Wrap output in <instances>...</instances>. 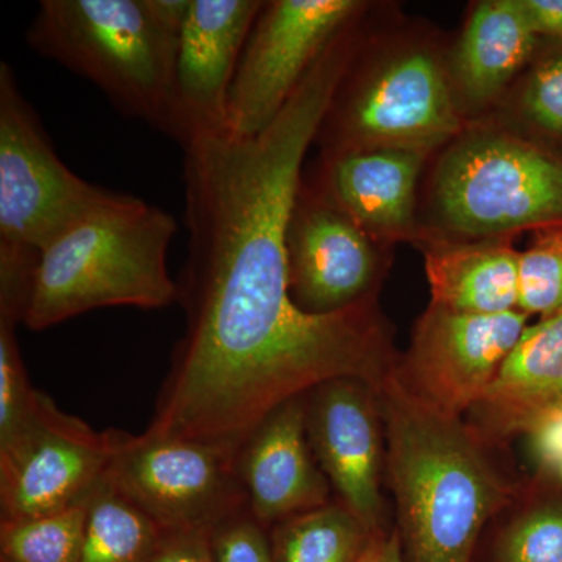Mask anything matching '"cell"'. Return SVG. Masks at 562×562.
<instances>
[{
    "instance_id": "cell-4",
    "label": "cell",
    "mask_w": 562,
    "mask_h": 562,
    "mask_svg": "<svg viewBox=\"0 0 562 562\" xmlns=\"http://www.w3.org/2000/svg\"><path fill=\"white\" fill-rule=\"evenodd\" d=\"M190 7V0H43L27 43L92 81L122 113L166 133Z\"/></svg>"
},
{
    "instance_id": "cell-29",
    "label": "cell",
    "mask_w": 562,
    "mask_h": 562,
    "mask_svg": "<svg viewBox=\"0 0 562 562\" xmlns=\"http://www.w3.org/2000/svg\"><path fill=\"white\" fill-rule=\"evenodd\" d=\"M150 562H214L210 536L202 532H166Z\"/></svg>"
},
{
    "instance_id": "cell-18",
    "label": "cell",
    "mask_w": 562,
    "mask_h": 562,
    "mask_svg": "<svg viewBox=\"0 0 562 562\" xmlns=\"http://www.w3.org/2000/svg\"><path fill=\"white\" fill-rule=\"evenodd\" d=\"M538 36L522 0L476 3L454 52V91L479 109L494 102L530 60Z\"/></svg>"
},
{
    "instance_id": "cell-26",
    "label": "cell",
    "mask_w": 562,
    "mask_h": 562,
    "mask_svg": "<svg viewBox=\"0 0 562 562\" xmlns=\"http://www.w3.org/2000/svg\"><path fill=\"white\" fill-rule=\"evenodd\" d=\"M520 105L536 127L562 136V54L536 66L525 83Z\"/></svg>"
},
{
    "instance_id": "cell-11",
    "label": "cell",
    "mask_w": 562,
    "mask_h": 562,
    "mask_svg": "<svg viewBox=\"0 0 562 562\" xmlns=\"http://www.w3.org/2000/svg\"><path fill=\"white\" fill-rule=\"evenodd\" d=\"M528 314H468L430 305L394 372L420 401L461 417L479 405L528 327Z\"/></svg>"
},
{
    "instance_id": "cell-12",
    "label": "cell",
    "mask_w": 562,
    "mask_h": 562,
    "mask_svg": "<svg viewBox=\"0 0 562 562\" xmlns=\"http://www.w3.org/2000/svg\"><path fill=\"white\" fill-rule=\"evenodd\" d=\"M380 244L302 179L286 231L290 291L299 308L335 314L371 301Z\"/></svg>"
},
{
    "instance_id": "cell-14",
    "label": "cell",
    "mask_w": 562,
    "mask_h": 562,
    "mask_svg": "<svg viewBox=\"0 0 562 562\" xmlns=\"http://www.w3.org/2000/svg\"><path fill=\"white\" fill-rule=\"evenodd\" d=\"M314 457L336 497L372 532L383 531L382 413L371 384L322 383L303 395Z\"/></svg>"
},
{
    "instance_id": "cell-31",
    "label": "cell",
    "mask_w": 562,
    "mask_h": 562,
    "mask_svg": "<svg viewBox=\"0 0 562 562\" xmlns=\"http://www.w3.org/2000/svg\"><path fill=\"white\" fill-rule=\"evenodd\" d=\"M358 562H405L398 531L375 532Z\"/></svg>"
},
{
    "instance_id": "cell-20",
    "label": "cell",
    "mask_w": 562,
    "mask_h": 562,
    "mask_svg": "<svg viewBox=\"0 0 562 562\" xmlns=\"http://www.w3.org/2000/svg\"><path fill=\"white\" fill-rule=\"evenodd\" d=\"M165 535L103 476L88 505L79 562H150Z\"/></svg>"
},
{
    "instance_id": "cell-7",
    "label": "cell",
    "mask_w": 562,
    "mask_h": 562,
    "mask_svg": "<svg viewBox=\"0 0 562 562\" xmlns=\"http://www.w3.org/2000/svg\"><path fill=\"white\" fill-rule=\"evenodd\" d=\"M105 480L166 532H211L249 508L236 454L214 443L106 430Z\"/></svg>"
},
{
    "instance_id": "cell-22",
    "label": "cell",
    "mask_w": 562,
    "mask_h": 562,
    "mask_svg": "<svg viewBox=\"0 0 562 562\" xmlns=\"http://www.w3.org/2000/svg\"><path fill=\"white\" fill-rule=\"evenodd\" d=\"M90 497L44 516L0 520V561L79 562Z\"/></svg>"
},
{
    "instance_id": "cell-2",
    "label": "cell",
    "mask_w": 562,
    "mask_h": 562,
    "mask_svg": "<svg viewBox=\"0 0 562 562\" xmlns=\"http://www.w3.org/2000/svg\"><path fill=\"white\" fill-rule=\"evenodd\" d=\"M376 395L405 562H472L484 525L509 498L482 436L420 401L394 371Z\"/></svg>"
},
{
    "instance_id": "cell-28",
    "label": "cell",
    "mask_w": 562,
    "mask_h": 562,
    "mask_svg": "<svg viewBox=\"0 0 562 562\" xmlns=\"http://www.w3.org/2000/svg\"><path fill=\"white\" fill-rule=\"evenodd\" d=\"M527 435L542 471L557 479L562 461V406L542 416Z\"/></svg>"
},
{
    "instance_id": "cell-16",
    "label": "cell",
    "mask_w": 562,
    "mask_h": 562,
    "mask_svg": "<svg viewBox=\"0 0 562 562\" xmlns=\"http://www.w3.org/2000/svg\"><path fill=\"white\" fill-rule=\"evenodd\" d=\"M427 155L369 149L322 155L308 181L379 244L413 231L417 183ZM305 179V177H303Z\"/></svg>"
},
{
    "instance_id": "cell-32",
    "label": "cell",
    "mask_w": 562,
    "mask_h": 562,
    "mask_svg": "<svg viewBox=\"0 0 562 562\" xmlns=\"http://www.w3.org/2000/svg\"><path fill=\"white\" fill-rule=\"evenodd\" d=\"M557 480H558V483L562 484V461H561L560 468H558Z\"/></svg>"
},
{
    "instance_id": "cell-21",
    "label": "cell",
    "mask_w": 562,
    "mask_h": 562,
    "mask_svg": "<svg viewBox=\"0 0 562 562\" xmlns=\"http://www.w3.org/2000/svg\"><path fill=\"white\" fill-rule=\"evenodd\" d=\"M339 502L273 525V562H358L372 536Z\"/></svg>"
},
{
    "instance_id": "cell-10",
    "label": "cell",
    "mask_w": 562,
    "mask_h": 562,
    "mask_svg": "<svg viewBox=\"0 0 562 562\" xmlns=\"http://www.w3.org/2000/svg\"><path fill=\"white\" fill-rule=\"evenodd\" d=\"M110 461L106 431L63 413L47 395L0 443V520L31 519L87 501Z\"/></svg>"
},
{
    "instance_id": "cell-8",
    "label": "cell",
    "mask_w": 562,
    "mask_h": 562,
    "mask_svg": "<svg viewBox=\"0 0 562 562\" xmlns=\"http://www.w3.org/2000/svg\"><path fill=\"white\" fill-rule=\"evenodd\" d=\"M116 194L60 160L13 69L0 63V246L40 254Z\"/></svg>"
},
{
    "instance_id": "cell-17",
    "label": "cell",
    "mask_w": 562,
    "mask_h": 562,
    "mask_svg": "<svg viewBox=\"0 0 562 562\" xmlns=\"http://www.w3.org/2000/svg\"><path fill=\"white\" fill-rule=\"evenodd\" d=\"M562 406V312L527 327L505 358L475 412L491 436L531 430Z\"/></svg>"
},
{
    "instance_id": "cell-1",
    "label": "cell",
    "mask_w": 562,
    "mask_h": 562,
    "mask_svg": "<svg viewBox=\"0 0 562 562\" xmlns=\"http://www.w3.org/2000/svg\"><path fill=\"white\" fill-rule=\"evenodd\" d=\"M350 61V44L333 41L260 135L225 131L183 147L187 328L147 431L238 453L283 403L338 379L379 390L395 368L372 299L319 316L290 291L286 231L303 162Z\"/></svg>"
},
{
    "instance_id": "cell-3",
    "label": "cell",
    "mask_w": 562,
    "mask_h": 562,
    "mask_svg": "<svg viewBox=\"0 0 562 562\" xmlns=\"http://www.w3.org/2000/svg\"><path fill=\"white\" fill-rule=\"evenodd\" d=\"M176 233L168 211L117 192L40 251L22 324L41 331L92 310L168 308L179 302L168 271Z\"/></svg>"
},
{
    "instance_id": "cell-24",
    "label": "cell",
    "mask_w": 562,
    "mask_h": 562,
    "mask_svg": "<svg viewBox=\"0 0 562 562\" xmlns=\"http://www.w3.org/2000/svg\"><path fill=\"white\" fill-rule=\"evenodd\" d=\"M498 562H562V497L532 503L503 536Z\"/></svg>"
},
{
    "instance_id": "cell-9",
    "label": "cell",
    "mask_w": 562,
    "mask_h": 562,
    "mask_svg": "<svg viewBox=\"0 0 562 562\" xmlns=\"http://www.w3.org/2000/svg\"><path fill=\"white\" fill-rule=\"evenodd\" d=\"M368 3L360 0L265 2L228 95V131L260 135L276 121L324 50Z\"/></svg>"
},
{
    "instance_id": "cell-19",
    "label": "cell",
    "mask_w": 562,
    "mask_h": 562,
    "mask_svg": "<svg viewBox=\"0 0 562 562\" xmlns=\"http://www.w3.org/2000/svg\"><path fill=\"white\" fill-rule=\"evenodd\" d=\"M519 257L512 238L431 243L425 273L432 305L468 314L516 312Z\"/></svg>"
},
{
    "instance_id": "cell-6",
    "label": "cell",
    "mask_w": 562,
    "mask_h": 562,
    "mask_svg": "<svg viewBox=\"0 0 562 562\" xmlns=\"http://www.w3.org/2000/svg\"><path fill=\"white\" fill-rule=\"evenodd\" d=\"M436 220L462 238H512L562 222V161L502 128L461 133L432 180Z\"/></svg>"
},
{
    "instance_id": "cell-25",
    "label": "cell",
    "mask_w": 562,
    "mask_h": 562,
    "mask_svg": "<svg viewBox=\"0 0 562 562\" xmlns=\"http://www.w3.org/2000/svg\"><path fill=\"white\" fill-rule=\"evenodd\" d=\"M20 324L18 314L0 312V443L20 430L41 394L32 386L22 361L16 338Z\"/></svg>"
},
{
    "instance_id": "cell-23",
    "label": "cell",
    "mask_w": 562,
    "mask_h": 562,
    "mask_svg": "<svg viewBox=\"0 0 562 562\" xmlns=\"http://www.w3.org/2000/svg\"><path fill=\"white\" fill-rule=\"evenodd\" d=\"M519 310L541 317L562 312V222L535 231L520 251Z\"/></svg>"
},
{
    "instance_id": "cell-15",
    "label": "cell",
    "mask_w": 562,
    "mask_h": 562,
    "mask_svg": "<svg viewBox=\"0 0 562 562\" xmlns=\"http://www.w3.org/2000/svg\"><path fill=\"white\" fill-rule=\"evenodd\" d=\"M236 468L250 513L266 528L333 502L306 432L303 395L251 430L236 454Z\"/></svg>"
},
{
    "instance_id": "cell-27",
    "label": "cell",
    "mask_w": 562,
    "mask_h": 562,
    "mask_svg": "<svg viewBox=\"0 0 562 562\" xmlns=\"http://www.w3.org/2000/svg\"><path fill=\"white\" fill-rule=\"evenodd\" d=\"M210 543L214 562H273L269 528L249 508L211 532Z\"/></svg>"
},
{
    "instance_id": "cell-5",
    "label": "cell",
    "mask_w": 562,
    "mask_h": 562,
    "mask_svg": "<svg viewBox=\"0 0 562 562\" xmlns=\"http://www.w3.org/2000/svg\"><path fill=\"white\" fill-rule=\"evenodd\" d=\"M360 49L317 132L322 155L403 149L428 157L461 135L452 76L435 52L402 46L382 58Z\"/></svg>"
},
{
    "instance_id": "cell-13",
    "label": "cell",
    "mask_w": 562,
    "mask_h": 562,
    "mask_svg": "<svg viewBox=\"0 0 562 562\" xmlns=\"http://www.w3.org/2000/svg\"><path fill=\"white\" fill-rule=\"evenodd\" d=\"M261 0H191L173 63L166 135L181 149L228 131V95Z\"/></svg>"
},
{
    "instance_id": "cell-30",
    "label": "cell",
    "mask_w": 562,
    "mask_h": 562,
    "mask_svg": "<svg viewBox=\"0 0 562 562\" xmlns=\"http://www.w3.org/2000/svg\"><path fill=\"white\" fill-rule=\"evenodd\" d=\"M522 3L538 35L562 41V0H522Z\"/></svg>"
}]
</instances>
